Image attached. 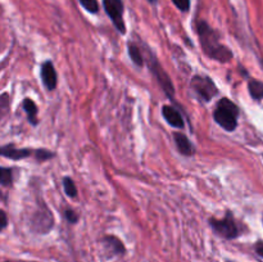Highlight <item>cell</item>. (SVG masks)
<instances>
[{"label": "cell", "mask_w": 263, "mask_h": 262, "mask_svg": "<svg viewBox=\"0 0 263 262\" xmlns=\"http://www.w3.org/2000/svg\"><path fill=\"white\" fill-rule=\"evenodd\" d=\"M197 31L203 51L210 58L218 62H230L233 59V53H231L230 49L220 43L218 33L205 21L198 22Z\"/></svg>", "instance_id": "6da1fadb"}, {"label": "cell", "mask_w": 263, "mask_h": 262, "mask_svg": "<svg viewBox=\"0 0 263 262\" xmlns=\"http://www.w3.org/2000/svg\"><path fill=\"white\" fill-rule=\"evenodd\" d=\"M238 117L239 108L235 103H233L228 98L218 100L215 112H213V118L223 130L229 133L235 130L238 127Z\"/></svg>", "instance_id": "7a4b0ae2"}, {"label": "cell", "mask_w": 263, "mask_h": 262, "mask_svg": "<svg viewBox=\"0 0 263 262\" xmlns=\"http://www.w3.org/2000/svg\"><path fill=\"white\" fill-rule=\"evenodd\" d=\"M211 226L213 230L218 234L220 236L226 239H234L239 235V229L236 225L235 220L231 216V213H228L223 218L218 220V218H211L210 220Z\"/></svg>", "instance_id": "3957f363"}, {"label": "cell", "mask_w": 263, "mask_h": 262, "mask_svg": "<svg viewBox=\"0 0 263 262\" xmlns=\"http://www.w3.org/2000/svg\"><path fill=\"white\" fill-rule=\"evenodd\" d=\"M192 89L202 98L204 102H210L215 98V95L217 94V87H216L215 82L210 79V77L205 76H194L192 79Z\"/></svg>", "instance_id": "277c9868"}, {"label": "cell", "mask_w": 263, "mask_h": 262, "mask_svg": "<svg viewBox=\"0 0 263 262\" xmlns=\"http://www.w3.org/2000/svg\"><path fill=\"white\" fill-rule=\"evenodd\" d=\"M105 13L109 15L110 21L120 33L126 32V25L123 21V3L122 0H103Z\"/></svg>", "instance_id": "5b68a950"}, {"label": "cell", "mask_w": 263, "mask_h": 262, "mask_svg": "<svg viewBox=\"0 0 263 262\" xmlns=\"http://www.w3.org/2000/svg\"><path fill=\"white\" fill-rule=\"evenodd\" d=\"M149 68L152 69L154 77H156V80L158 81V84L161 85L162 90L166 92L167 97H168L171 100H174L175 87H174V85H172L171 79H170L168 74L164 72V69L162 68L161 64L157 62V59L154 58L153 55H151V59H149Z\"/></svg>", "instance_id": "8992f818"}, {"label": "cell", "mask_w": 263, "mask_h": 262, "mask_svg": "<svg viewBox=\"0 0 263 262\" xmlns=\"http://www.w3.org/2000/svg\"><path fill=\"white\" fill-rule=\"evenodd\" d=\"M53 228V216L49 212L48 208H44V211H37L32 218V229L37 233L46 234Z\"/></svg>", "instance_id": "52a82bcc"}, {"label": "cell", "mask_w": 263, "mask_h": 262, "mask_svg": "<svg viewBox=\"0 0 263 262\" xmlns=\"http://www.w3.org/2000/svg\"><path fill=\"white\" fill-rule=\"evenodd\" d=\"M41 80L44 86L48 90H54L57 87V72L50 61H46L41 64Z\"/></svg>", "instance_id": "ba28073f"}, {"label": "cell", "mask_w": 263, "mask_h": 262, "mask_svg": "<svg viewBox=\"0 0 263 262\" xmlns=\"http://www.w3.org/2000/svg\"><path fill=\"white\" fill-rule=\"evenodd\" d=\"M162 115L166 118L167 122L171 126H174L175 128H184V118H182L181 113L175 107H172V105H163V108H162Z\"/></svg>", "instance_id": "9c48e42d"}, {"label": "cell", "mask_w": 263, "mask_h": 262, "mask_svg": "<svg viewBox=\"0 0 263 262\" xmlns=\"http://www.w3.org/2000/svg\"><path fill=\"white\" fill-rule=\"evenodd\" d=\"M0 153L5 158L14 159V161H20V159H25L27 157H30L31 154L35 153V151H31V149H17L12 144H8V145L2 146L0 149Z\"/></svg>", "instance_id": "30bf717a"}, {"label": "cell", "mask_w": 263, "mask_h": 262, "mask_svg": "<svg viewBox=\"0 0 263 262\" xmlns=\"http://www.w3.org/2000/svg\"><path fill=\"white\" fill-rule=\"evenodd\" d=\"M174 139H175V143H176L177 151H179L182 156L190 157L195 153L194 145L190 143V140L187 139V136L185 135V134L175 133Z\"/></svg>", "instance_id": "8fae6325"}, {"label": "cell", "mask_w": 263, "mask_h": 262, "mask_svg": "<svg viewBox=\"0 0 263 262\" xmlns=\"http://www.w3.org/2000/svg\"><path fill=\"white\" fill-rule=\"evenodd\" d=\"M103 246H104V248L109 252V254H113V256L123 254L126 251L122 241H121L118 238H116V236H112V235H108L103 238Z\"/></svg>", "instance_id": "7c38bea8"}, {"label": "cell", "mask_w": 263, "mask_h": 262, "mask_svg": "<svg viewBox=\"0 0 263 262\" xmlns=\"http://www.w3.org/2000/svg\"><path fill=\"white\" fill-rule=\"evenodd\" d=\"M22 107H23V110L26 112V115H27V118L28 121H30V123H32V125H37L39 122L37 105L35 104V102H33L32 99H30V98H26L22 103Z\"/></svg>", "instance_id": "4fadbf2b"}, {"label": "cell", "mask_w": 263, "mask_h": 262, "mask_svg": "<svg viewBox=\"0 0 263 262\" xmlns=\"http://www.w3.org/2000/svg\"><path fill=\"white\" fill-rule=\"evenodd\" d=\"M249 94L253 99L262 100L263 99V82L258 80H249L248 82Z\"/></svg>", "instance_id": "5bb4252c"}, {"label": "cell", "mask_w": 263, "mask_h": 262, "mask_svg": "<svg viewBox=\"0 0 263 262\" xmlns=\"http://www.w3.org/2000/svg\"><path fill=\"white\" fill-rule=\"evenodd\" d=\"M128 48V55H130L131 61L136 64L138 67H141L144 64V58L143 54H141L140 49L138 48V45L134 43H128L127 45Z\"/></svg>", "instance_id": "9a60e30c"}, {"label": "cell", "mask_w": 263, "mask_h": 262, "mask_svg": "<svg viewBox=\"0 0 263 262\" xmlns=\"http://www.w3.org/2000/svg\"><path fill=\"white\" fill-rule=\"evenodd\" d=\"M63 189H64V193H66L68 197L71 198L77 197V188L71 177H64L63 179Z\"/></svg>", "instance_id": "2e32d148"}, {"label": "cell", "mask_w": 263, "mask_h": 262, "mask_svg": "<svg viewBox=\"0 0 263 262\" xmlns=\"http://www.w3.org/2000/svg\"><path fill=\"white\" fill-rule=\"evenodd\" d=\"M12 180H13L12 170L3 167V169L0 170V182H2L3 186H8V185L12 184Z\"/></svg>", "instance_id": "e0dca14e"}, {"label": "cell", "mask_w": 263, "mask_h": 262, "mask_svg": "<svg viewBox=\"0 0 263 262\" xmlns=\"http://www.w3.org/2000/svg\"><path fill=\"white\" fill-rule=\"evenodd\" d=\"M80 4L90 13H98L99 12V3L97 0H79Z\"/></svg>", "instance_id": "ac0fdd59"}, {"label": "cell", "mask_w": 263, "mask_h": 262, "mask_svg": "<svg viewBox=\"0 0 263 262\" xmlns=\"http://www.w3.org/2000/svg\"><path fill=\"white\" fill-rule=\"evenodd\" d=\"M33 156H35V158L37 159L39 162H44L46 161V159H50L51 157H54V153L53 152L48 151V149H37V151H35Z\"/></svg>", "instance_id": "d6986e66"}, {"label": "cell", "mask_w": 263, "mask_h": 262, "mask_svg": "<svg viewBox=\"0 0 263 262\" xmlns=\"http://www.w3.org/2000/svg\"><path fill=\"white\" fill-rule=\"evenodd\" d=\"M172 3H174L181 12H187V10L190 9V0H172Z\"/></svg>", "instance_id": "ffe728a7"}, {"label": "cell", "mask_w": 263, "mask_h": 262, "mask_svg": "<svg viewBox=\"0 0 263 262\" xmlns=\"http://www.w3.org/2000/svg\"><path fill=\"white\" fill-rule=\"evenodd\" d=\"M66 218L67 221H68L69 223H76L77 220H79V216H77V213L74 212L73 210H66Z\"/></svg>", "instance_id": "44dd1931"}, {"label": "cell", "mask_w": 263, "mask_h": 262, "mask_svg": "<svg viewBox=\"0 0 263 262\" xmlns=\"http://www.w3.org/2000/svg\"><path fill=\"white\" fill-rule=\"evenodd\" d=\"M0 216H2V228L5 229L8 225V220H7V215H5L4 211H0Z\"/></svg>", "instance_id": "7402d4cb"}, {"label": "cell", "mask_w": 263, "mask_h": 262, "mask_svg": "<svg viewBox=\"0 0 263 262\" xmlns=\"http://www.w3.org/2000/svg\"><path fill=\"white\" fill-rule=\"evenodd\" d=\"M256 251L259 256L263 257V241H259V243L256 244Z\"/></svg>", "instance_id": "603a6c76"}, {"label": "cell", "mask_w": 263, "mask_h": 262, "mask_svg": "<svg viewBox=\"0 0 263 262\" xmlns=\"http://www.w3.org/2000/svg\"><path fill=\"white\" fill-rule=\"evenodd\" d=\"M148 2H149V3H152V4H156L157 0H148Z\"/></svg>", "instance_id": "cb8c5ba5"}]
</instances>
